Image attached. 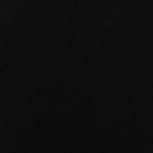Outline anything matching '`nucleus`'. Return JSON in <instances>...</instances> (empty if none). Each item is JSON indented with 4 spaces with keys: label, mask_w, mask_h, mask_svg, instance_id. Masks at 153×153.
<instances>
[]
</instances>
